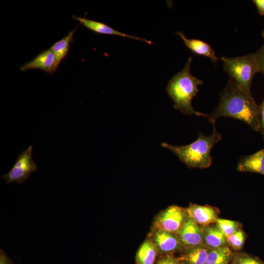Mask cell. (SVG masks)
Segmentation results:
<instances>
[{
  "label": "cell",
  "mask_w": 264,
  "mask_h": 264,
  "mask_svg": "<svg viewBox=\"0 0 264 264\" xmlns=\"http://www.w3.org/2000/svg\"><path fill=\"white\" fill-rule=\"evenodd\" d=\"M221 117L240 120L253 130L259 131V106L251 93L229 80L220 93L218 106L206 118L215 125L217 119Z\"/></svg>",
  "instance_id": "cell-1"
},
{
  "label": "cell",
  "mask_w": 264,
  "mask_h": 264,
  "mask_svg": "<svg viewBox=\"0 0 264 264\" xmlns=\"http://www.w3.org/2000/svg\"><path fill=\"white\" fill-rule=\"evenodd\" d=\"M192 57L188 58L184 67L168 82L166 91L174 102V108L185 115H195L206 118L207 114L194 110L192 105L193 98L199 91L198 87L203 81L190 72Z\"/></svg>",
  "instance_id": "cell-2"
},
{
  "label": "cell",
  "mask_w": 264,
  "mask_h": 264,
  "mask_svg": "<svg viewBox=\"0 0 264 264\" xmlns=\"http://www.w3.org/2000/svg\"><path fill=\"white\" fill-rule=\"evenodd\" d=\"M221 138V135L217 131L215 125L211 135H205L199 132L197 139L188 145L176 146L162 142L161 145L174 153L188 167L206 169L212 163V149Z\"/></svg>",
  "instance_id": "cell-3"
},
{
  "label": "cell",
  "mask_w": 264,
  "mask_h": 264,
  "mask_svg": "<svg viewBox=\"0 0 264 264\" xmlns=\"http://www.w3.org/2000/svg\"><path fill=\"white\" fill-rule=\"evenodd\" d=\"M224 70L228 74L229 81L251 92V86L255 75L259 72L256 53L237 57H221Z\"/></svg>",
  "instance_id": "cell-4"
},
{
  "label": "cell",
  "mask_w": 264,
  "mask_h": 264,
  "mask_svg": "<svg viewBox=\"0 0 264 264\" xmlns=\"http://www.w3.org/2000/svg\"><path fill=\"white\" fill-rule=\"evenodd\" d=\"M32 149L33 147L29 145L22 152L10 170L0 176L1 178L5 179L7 184L13 182L22 183L29 178L32 173L37 170V165L32 159Z\"/></svg>",
  "instance_id": "cell-5"
},
{
  "label": "cell",
  "mask_w": 264,
  "mask_h": 264,
  "mask_svg": "<svg viewBox=\"0 0 264 264\" xmlns=\"http://www.w3.org/2000/svg\"><path fill=\"white\" fill-rule=\"evenodd\" d=\"M188 218L186 209L172 205L160 212L155 217L153 228L165 230L176 235Z\"/></svg>",
  "instance_id": "cell-6"
},
{
  "label": "cell",
  "mask_w": 264,
  "mask_h": 264,
  "mask_svg": "<svg viewBox=\"0 0 264 264\" xmlns=\"http://www.w3.org/2000/svg\"><path fill=\"white\" fill-rule=\"evenodd\" d=\"M149 238L162 255L172 254L182 247L176 234L162 229L153 228Z\"/></svg>",
  "instance_id": "cell-7"
},
{
  "label": "cell",
  "mask_w": 264,
  "mask_h": 264,
  "mask_svg": "<svg viewBox=\"0 0 264 264\" xmlns=\"http://www.w3.org/2000/svg\"><path fill=\"white\" fill-rule=\"evenodd\" d=\"M176 235L185 249L203 245V229L189 217Z\"/></svg>",
  "instance_id": "cell-8"
},
{
  "label": "cell",
  "mask_w": 264,
  "mask_h": 264,
  "mask_svg": "<svg viewBox=\"0 0 264 264\" xmlns=\"http://www.w3.org/2000/svg\"><path fill=\"white\" fill-rule=\"evenodd\" d=\"M72 17L74 20L79 22L84 27L97 34L119 36L122 37L140 41L148 44H152L151 41L145 39L140 38L133 35H131L119 32L109 26L108 25L101 22L73 15L72 16Z\"/></svg>",
  "instance_id": "cell-9"
},
{
  "label": "cell",
  "mask_w": 264,
  "mask_h": 264,
  "mask_svg": "<svg viewBox=\"0 0 264 264\" xmlns=\"http://www.w3.org/2000/svg\"><path fill=\"white\" fill-rule=\"evenodd\" d=\"M186 209L189 217L198 224L207 226L216 222L218 219L217 211L208 205L190 204Z\"/></svg>",
  "instance_id": "cell-10"
},
{
  "label": "cell",
  "mask_w": 264,
  "mask_h": 264,
  "mask_svg": "<svg viewBox=\"0 0 264 264\" xmlns=\"http://www.w3.org/2000/svg\"><path fill=\"white\" fill-rule=\"evenodd\" d=\"M239 172L254 173L264 175V148L241 157L237 165Z\"/></svg>",
  "instance_id": "cell-11"
},
{
  "label": "cell",
  "mask_w": 264,
  "mask_h": 264,
  "mask_svg": "<svg viewBox=\"0 0 264 264\" xmlns=\"http://www.w3.org/2000/svg\"><path fill=\"white\" fill-rule=\"evenodd\" d=\"M54 53L50 48L42 51L33 60L22 66L20 69L22 71H25L31 69H38L52 74L54 72Z\"/></svg>",
  "instance_id": "cell-12"
},
{
  "label": "cell",
  "mask_w": 264,
  "mask_h": 264,
  "mask_svg": "<svg viewBox=\"0 0 264 264\" xmlns=\"http://www.w3.org/2000/svg\"><path fill=\"white\" fill-rule=\"evenodd\" d=\"M176 33L182 39L185 46L194 53L206 56L213 62L217 63L219 59L213 48L205 42L198 39H188L181 31Z\"/></svg>",
  "instance_id": "cell-13"
},
{
  "label": "cell",
  "mask_w": 264,
  "mask_h": 264,
  "mask_svg": "<svg viewBox=\"0 0 264 264\" xmlns=\"http://www.w3.org/2000/svg\"><path fill=\"white\" fill-rule=\"evenodd\" d=\"M226 236L216 226H208L203 229V244L209 249H215L225 246Z\"/></svg>",
  "instance_id": "cell-14"
},
{
  "label": "cell",
  "mask_w": 264,
  "mask_h": 264,
  "mask_svg": "<svg viewBox=\"0 0 264 264\" xmlns=\"http://www.w3.org/2000/svg\"><path fill=\"white\" fill-rule=\"evenodd\" d=\"M209 250L204 245L186 248L178 259L181 264H205Z\"/></svg>",
  "instance_id": "cell-15"
},
{
  "label": "cell",
  "mask_w": 264,
  "mask_h": 264,
  "mask_svg": "<svg viewBox=\"0 0 264 264\" xmlns=\"http://www.w3.org/2000/svg\"><path fill=\"white\" fill-rule=\"evenodd\" d=\"M77 27L70 31L61 40L56 42L50 48L52 50L55 62L54 65V71L55 72L63 60L66 58L69 52V45L73 41V34Z\"/></svg>",
  "instance_id": "cell-16"
},
{
  "label": "cell",
  "mask_w": 264,
  "mask_h": 264,
  "mask_svg": "<svg viewBox=\"0 0 264 264\" xmlns=\"http://www.w3.org/2000/svg\"><path fill=\"white\" fill-rule=\"evenodd\" d=\"M157 254L156 248L148 238L141 244L137 251L136 264H154Z\"/></svg>",
  "instance_id": "cell-17"
},
{
  "label": "cell",
  "mask_w": 264,
  "mask_h": 264,
  "mask_svg": "<svg viewBox=\"0 0 264 264\" xmlns=\"http://www.w3.org/2000/svg\"><path fill=\"white\" fill-rule=\"evenodd\" d=\"M234 253L225 245L215 249H210L205 264H229Z\"/></svg>",
  "instance_id": "cell-18"
},
{
  "label": "cell",
  "mask_w": 264,
  "mask_h": 264,
  "mask_svg": "<svg viewBox=\"0 0 264 264\" xmlns=\"http://www.w3.org/2000/svg\"><path fill=\"white\" fill-rule=\"evenodd\" d=\"M227 243L234 250H241L245 240V234L241 229L237 230L233 234L226 237Z\"/></svg>",
  "instance_id": "cell-19"
},
{
  "label": "cell",
  "mask_w": 264,
  "mask_h": 264,
  "mask_svg": "<svg viewBox=\"0 0 264 264\" xmlns=\"http://www.w3.org/2000/svg\"><path fill=\"white\" fill-rule=\"evenodd\" d=\"M216 226L227 237L233 234L239 229V223L238 222L223 219H218Z\"/></svg>",
  "instance_id": "cell-20"
},
{
  "label": "cell",
  "mask_w": 264,
  "mask_h": 264,
  "mask_svg": "<svg viewBox=\"0 0 264 264\" xmlns=\"http://www.w3.org/2000/svg\"><path fill=\"white\" fill-rule=\"evenodd\" d=\"M231 264H264L259 258L246 254H234Z\"/></svg>",
  "instance_id": "cell-21"
},
{
  "label": "cell",
  "mask_w": 264,
  "mask_h": 264,
  "mask_svg": "<svg viewBox=\"0 0 264 264\" xmlns=\"http://www.w3.org/2000/svg\"><path fill=\"white\" fill-rule=\"evenodd\" d=\"M156 264H181L178 258L172 254L162 255L157 260Z\"/></svg>",
  "instance_id": "cell-22"
},
{
  "label": "cell",
  "mask_w": 264,
  "mask_h": 264,
  "mask_svg": "<svg viewBox=\"0 0 264 264\" xmlns=\"http://www.w3.org/2000/svg\"><path fill=\"white\" fill-rule=\"evenodd\" d=\"M259 116L260 128L259 132H260L264 140V99L260 106H259Z\"/></svg>",
  "instance_id": "cell-23"
},
{
  "label": "cell",
  "mask_w": 264,
  "mask_h": 264,
  "mask_svg": "<svg viewBox=\"0 0 264 264\" xmlns=\"http://www.w3.org/2000/svg\"><path fill=\"white\" fill-rule=\"evenodd\" d=\"M258 62L259 72L264 75V44L256 52Z\"/></svg>",
  "instance_id": "cell-24"
},
{
  "label": "cell",
  "mask_w": 264,
  "mask_h": 264,
  "mask_svg": "<svg viewBox=\"0 0 264 264\" xmlns=\"http://www.w3.org/2000/svg\"><path fill=\"white\" fill-rule=\"evenodd\" d=\"M0 264H14L2 249L0 250Z\"/></svg>",
  "instance_id": "cell-25"
},
{
  "label": "cell",
  "mask_w": 264,
  "mask_h": 264,
  "mask_svg": "<svg viewBox=\"0 0 264 264\" xmlns=\"http://www.w3.org/2000/svg\"><path fill=\"white\" fill-rule=\"evenodd\" d=\"M253 2L255 4L260 15L264 16V0H254Z\"/></svg>",
  "instance_id": "cell-26"
},
{
  "label": "cell",
  "mask_w": 264,
  "mask_h": 264,
  "mask_svg": "<svg viewBox=\"0 0 264 264\" xmlns=\"http://www.w3.org/2000/svg\"><path fill=\"white\" fill-rule=\"evenodd\" d=\"M262 36L264 38V30H263V32H262Z\"/></svg>",
  "instance_id": "cell-27"
}]
</instances>
